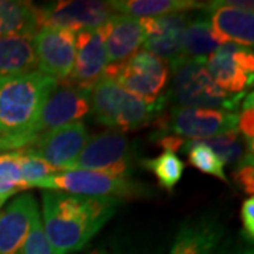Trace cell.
<instances>
[{
	"instance_id": "cell-1",
	"label": "cell",
	"mask_w": 254,
	"mask_h": 254,
	"mask_svg": "<svg viewBox=\"0 0 254 254\" xmlns=\"http://www.w3.org/2000/svg\"><path fill=\"white\" fill-rule=\"evenodd\" d=\"M43 227L53 254L81 252L116 213L120 200L46 190Z\"/></svg>"
},
{
	"instance_id": "cell-2",
	"label": "cell",
	"mask_w": 254,
	"mask_h": 254,
	"mask_svg": "<svg viewBox=\"0 0 254 254\" xmlns=\"http://www.w3.org/2000/svg\"><path fill=\"white\" fill-rule=\"evenodd\" d=\"M57 82L40 71L0 76V153L31 143L30 131Z\"/></svg>"
},
{
	"instance_id": "cell-3",
	"label": "cell",
	"mask_w": 254,
	"mask_h": 254,
	"mask_svg": "<svg viewBox=\"0 0 254 254\" xmlns=\"http://www.w3.org/2000/svg\"><path fill=\"white\" fill-rule=\"evenodd\" d=\"M206 60L181 58L170 65L171 83L164 93L167 103L177 108L220 109L237 113L246 92L229 93L220 89L205 66Z\"/></svg>"
},
{
	"instance_id": "cell-4",
	"label": "cell",
	"mask_w": 254,
	"mask_h": 254,
	"mask_svg": "<svg viewBox=\"0 0 254 254\" xmlns=\"http://www.w3.org/2000/svg\"><path fill=\"white\" fill-rule=\"evenodd\" d=\"M89 108L102 126L134 130L150 125L167 108L164 93L154 102L137 98L108 76H102L89 91Z\"/></svg>"
},
{
	"instance_id": "cell-5",
	"label": "cell",
	"mask_w": 254,
	"mask_h": 254,
	"mask_svg": "<svg viewBox=\"0 0 254 254\" xmlns=\"http://www.w3.org/2000/svg\"><path fill=\"white\" fill-rule=\"evenodd\" d=\"M33 188L63 190L92 198H140L148 195V188L131 177H115L100 171H60L34 184Z\"/></svg>"
},
{
	"instance_id": "cell-6",
	"label": "cell",
	"mask_w": 254,
	"mask_h": 254,
	"mask_svg": "<svg viewBox=\"0 0 254 254\" xmlns=\"http://www.w3.org/2000/svg\"><path fill=\"white\" fill-rule=\"evenodd\" d=\"M157 130L153 138L164 136L203 140L208 137L236 130L237 113L220 109H198L171 106L165 115L155 119Z\"/></svg>"
},
{
	"instance_id": "cell-7",
	"label": "cell",
	"mask_w": 254,
	"mask_h": 254,
	"mask_svg": "<svg viewBox=\"0 0 254 254\" xmlns=\"http://www.w3.org/2000/svg\"><path fill=\"white\" fill-rule=\"evenodd\" d=\"M103 76L110 78L137 98L154 102L163 95L168 83L170 65L145 50H138L126 61L108 65Z\"/></svg>"
},
{
	"instance_id": "cell-8",
	"label": "cell",
	"mask_w": 254,
	"mask_h": 254,
	"mask_svg": "<svg viewBox=\"0 0 254 254\" xmlns=\"http://www.w3.org/2000/svg\"><path fill=\"white\" fill-rule=\"evenodd\" d=\"M133 145L120 131H103L88 138L69 171H100L115 177H131Z\"/></svg>"
},
{
	"instance_id": "cell-9",
	"label": "cell",
	"mask_w": 254,
	"mask_h": 254,
	"mask_svg": "<svg viewBox=\"0 0 254 254\" xmlns=\"http://www.w3.org/2000/svg\"><path fill=\"white\" fill-rule=\"evenodd\" d=\"M88 95L89 92L82 91L66 82H57L30 131L31 143L37 137L85 118L91 112Z\"/></svg>"
},
{
	"instance_id": "cell-10",
	"label": "cell",
	"mask_w": 254,
	"mask_h": 254,
	"mask_svg": "<svg viewBox=\"0 0 254 254\" xmlns=\"http://www.w3.org/2000/svg\"><path fill=\"white\" fill-rule=\"evenodd\" d=\"M88 138L86 126L82 122H75L37 137L31 144L18 151L44 160L57 171H69Z\"/></svg>"
},
{
	"instance_id": "cell-11",
	"label": "cell",
	"mask_w": 254,
	"mask_h": 254,
	"mask_svg": "<svg viewBox=\"0 0 254 254\" xmlns=\"http://www.w3.org/2000/svg\"><path fill=\"white\" fill-rule=\"evenodd\" d=\"M212 36L219 46L236 44L252 48L254 44L253 1H210L205 4Z\"/></svg>"
},
{
	"instance_id": "cell-12",
	"label": "cell",
	"mask_w": 254,
	"mask_h": 254,
	"mask_svg": "<svg viewBox=\"0 0 254 254\" xmlns=\"http://www.w3.org/2000/svg\"><path fill=\"white\" fill-rule=\"evenodd\" d=\"M112 9L108 1H54L37 6V20L40 28H66L75 33L102 27L110 17Z\"/></svg>"
},
{
	"instance_id": "cell-13",
	"label": "cell",
	"mask_w": 254,
	"mask_h": 254,
	"mask_svg": "<svg viewBox=\"0 0 254 254\" xmlns=\"http://www.w3.org/2000/svg\"><path fill=\"white\" fill-rule=\"evenodd\" d=\"M210 78L220 89L242 93L253 85L254 54L252 48L222 44L205 61Z\"/></svg>"
},
{
	"instance_id": "cell-14",
	"label": "cell",
	"mask_w": 254,
	"mask_h": 254,
	"mask_svg": "<svg viewBox=\"0 0 254 254\" xmlns=\"http://www.w3.org/2000/svg\"><path fill=\"white\" fill-rule=\"evenodd\" d=\"M75 38L76 33L66 28H40L33 37L38 71L55 81H66L75 61Z\"/></svg>"
},
{
	"instance_id": "cell-15",
	"label": "cell",
	"mask_w": 254,
	"mask_h": 254,
	"mask_svg": "<svg viewBox=\"0 0 254 254\" xmlns=\"http://www.w3.org/2000/svg\"><path fill=\"white\" fill-rule=\"evenodd\" d=\"M106 66L108 58L103 27L83 30L76 33L72 72L64 82L89 92L92 86L103 76Z\"/></svg>"
},
{
	"instance_id": "cell-16",
	"label": "cell",
	"mask_w": 254,
	"mask_h": 254,
	"mask_svg": "<svg viewBox=\"0 0 254 254\" xmlns=\"http://www.w3.org/2000/svg\"><path fill=\"white\" fill-rule=\"evenodd\" d=\"M190 13H173L161 17L140 18L145 33L143 50L161 58L168 65L184 58V33L190 20Z\"/></svg>"
},
{
	"instance_id": "cell-17",
	"label": "cell",
	"mask_w": 254,
	"mask_h": 254,
	"mask_svg": "<svg viewBox=\"0 0 254 254\" xmlns=\"http://www.w3.org/2000/svg\"><path fill=\"white\" fill-rule=\"evenodd\" d=\"M36 213L38 205L30 193L18 195L0 212V254H23Z\"/></svg>"
},
{
	"instance_id": "cell-18",
	"label": "cell",
	"mask_w": 254,
	"mask_h": 254,
	"mask_svg": "<svg viewBox=\"0 0 254 254\" xmlns=\"http://www.w3.org/2000/svg\"><path fill=\"white\" fill-rule=\"evenodd\" d=\"M102 27L105 33L108 65L126 61L144 44L145 33L140 18L112 13Z\"/></svg>"
},
{
	"instance_id": "cell-19",
	"label": "cell",
	"mask_w": 254,
	"mask_h": 254,
	"mask_svg": "<svg viewBox=\"0 0 254 254\" xmlns=\"http://www.w3.org/2000/svg\"><path fill=\"white\" fill-rule=\"evenodd\" d=\"M225 235V227L215 216L184 222L170 254H213Z\"/></svg>"
},
{
	"instance_id": "cell-20",
	"label": "cell",
	"mask_w": 254,
	"mask_h": 254,
	"mask_svg": "<svg viewBox=\"0 0 254 254\" xmlns=\"http://www.w3.org/2000/svg\"><path fill=\"white\" fill-rule=\"evenodd\" d=\"M37 71L38 61L33 37H0V76L26 75Z\"/></svg>"
},
{
	"instance_id": "cell-21",
	"label": "cell",
	"mask_w": 254,
	"mask_h": 254,
	"mask_svg": "<svg viewBox=\"0 0 254 254\" xmlns=\"http://www.w3.org/2000/svg\"><path fill=\"white\" fill-rule=\"evenodd\" d=\"M112 11L134 18L161 17L173 13H187L205 6L193 0H113L108 1Z\"/></svg>"
},
{
	"instance_id": "cell-22",
	"label": "cell",
	"mask_w": 254,
	"mask_h": 254,
	"mask_svg": "<svg viewBox=\"0 0 254 254\" xmlns=\"http://www.w3.org/2000/svg\"><path fill=\"white\" fill-rule=\"evenodd\" d=\"M206 4V3H205ZM219 48L216 40L212 36V28L205 6L190 13V20L184 33V58L206 60Z\"/></svg>"
},
{
	"instance_id": "cell-23",
	"label": "cell",
	"mask_w": 254,
	"mask_h": 254,
	"mask_svg": "<svg viewBox=\"0 0 254 254\" xmlns=\"http://www.w3.org/2000/svg\"><path fill=\"white\" fill-rule=\"evenodd\" d=\"M38 30L37 6L31 1L0 0V37H34Z\"/></svg>"
},
{
	"instance_id": "cell-24",
	"label": "cell",
	"mask_w": 254,
	"mask_h": 254,
	"mask_svg": "<svg viewBox=\"0 0 254 254\" xmlns=\"http://www.w3.org/2000/svg\"><path fill=\"white\" fill-rule=\"evenodd\" d=\"M143 167L154 174L160 187L167 190H173L175 185L181 181L185 164L177 153L164 150L161 154L151 160H144Z\"/></svg>"
},
{
	"instance_id": "cell-25",
	"label": "cell",
	"mask_w": 254,
	"mask_h": 254,
	"mask_svg": "<svg viewBox=\"0 0 254 254\" xmlns=\"http://www.w3.org/2000/svg\"><path fill=\"white\" fill-rule=\"evenodd\" d=\"M181 150L188 155V161L192 167H195L202 173L216 177L220 181L227 182L223 161L208 145L200 143V140H185Z\"/></svg>"
},
{
	"instance_id": "cell-26",
	"label": "cell",
	"mask_w": 254,
	"mask_h": 254,
	"mask_svg": "<svg viewBox=\"0 0 254 254\" xmlns=\"http://www.w3.org/2000/svg\"><path fill=\"white\" fill-rule=\"evenodd\" d=\"M200 143L208 145L223 164L227 165H237L247 153H252L247 150L245 140L237 130H230L226 133L203 138L200 140Z\"/></svg>"
},
{
	"instance_id": "cell-27",
	"label": "cell",
	"mask_w": 254,
	"mask_h": 254,
	"mask_svg": "<svg viewBox=\"0 0 254 254\" xmlns=\"http://www.w3.org/2000/svg\"><path fill=\"white\" fill-rule=\"evenodd\" d=\"M21 153L9 151L0 154V196L9 199L11 195L27 190L21 174Z\"/></svg>"
},
{
	"instance_id": "cell-28",
	"label": "cell",
	"mask_w": 254,
	"mask_h": 254,
	"mask_svg": "<svg viewBox=\"0 0 254 254\" xmlns=\"http://www.w3.org/2000/svg\"><path fill=\"white\" fill-rule=\"evenodd\" d=\"M21 155H23L21 157V174H23V180H24L27 190L33 188L37 182L47 180V178L53 177L54 174L60 173L55 170L54 167H51L50 164L46 163L41 158L23 154V153H21Z\"/></svg>"
},
{
	"instance_id": "cell-29",
	"label": "cell",
	"mask_w": 254,
	"mask_h": 254,
	"mask_svg": "<svg viewBox=\"0 0 254 254\" xmlns=\"http://www.w3.org/2000/svg\"><path fill=\"white\" fill-rule=\"evenodd\" d=\"M254 98L253 92L246 95L240 113H237V131L243 137L247 150L253 153L254 148Z\"/></svg>"
},
{
	"instance_id": "cell-30",
	"label": "cell",
	"mask_w": 254,
	"mask_h": 254,
	"mask_svg": "<svg viewBox=\"0 0 254 254\" xmlns=\"http://www.w3.org/2000/svg\"><path fill=\"white\" fill-rule=\"evenodd\" d=\"M23 254H53L50 245L47 242L40 212L36 213V216L31 222V227H30L28 236L24 243Z\"/></svg>"
},
{
	"instance_id": "cell-31",
	"label": "cell",
	"mask_w": 254,
	"mask_h": 254,
	"mask_svg": "<svg viewBox=\"0 0 254 254\" xmlns=\"http://www.w3.org/2000/svg\"><path fill=\"white\" fill-rule=\"evenodd\" d=\"M254 161L253 153H247L242 161L236 165L235 181L237 187L247 195H253L254 192Z\"/></svg>"
},
{
	"instance_id": "cell-32",
	"label": "cell",
	"mask_w": 254,
	"mask_h": 254,
	"mask_svg": "<svg viewBox=\"0 0 254 254\" xmlns=\"http://www.w3.org/2000/svg\"><path fill=\"white\" fill-rule=\"evenodd\" d=\"M240 218L243 225V239L246 243H253L254 239V198L250 196L243 202L240 209Z\"/></svg>"
},
{
	"instance_id": "cell-33",
	"label": "cell",
	"mask_w": 254,
	"mask_h": 254,
	"mask_svg": "<svg viewBox=\"0 0 254 254\" xmlns=\"http://www.w3.org/2000/svg\"><path fill=\"white\" fill-rule=\"evenodd\" d=\"M219 254H253V249L252 246H249V243H246L245 246H236L232 249H225L222 250Z\"/></svg>"
},
{
	"instance_id": "cell-34",
	"label": "cell",
	"mask_w": 254,
	"mask_h": 254,
	"mask_svg": "<svg viewBox=\"0 0 254 254\" xmlns=\"http://www.w3.org/2000/svg\"><path fill=\"white\" fill-rule=\"evenodd\" d=\"M92 254H112V253H108V252H105V250H96V252H93Z\"/></svg>"
},
{
	"instance_id": "cell-35",
	"label": "cell",
	"mask_w": 254,
	"mask_h": 254,
	"mask_svg": "<svg viewBox=\"0 0 254 254\" xmlns=\"http://www.w3.org/2000/svg\"><path fill=\"white\" fill-rule=\"evenodd\" d=\"M6 200H7V198H1V196H0V208L3 206V203H4Z\"/></svg>"
},
{
	"instance_id": "cell-36",
	"label": "cell",
	"mask_w": 254,
	"mask_h": 254,
	"mask_svg": "<svg viewBox=\"0 0 254 254\" xmlns=\"http://www.w3.org/2000/svg\"><path fill=\"white\" fill-rule=\"evenodd\" d=\"M0 154H1V153H0Z\"/></svg>"
}]
</instances>
